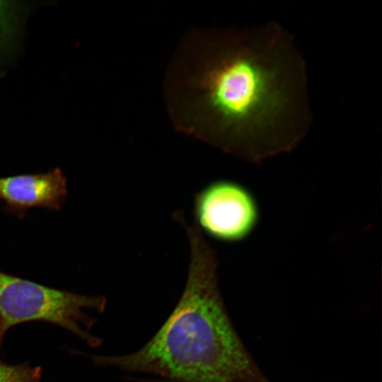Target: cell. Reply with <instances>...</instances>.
Returning a JSON list of instances; mask_svg holds the SVG:
<instances>
[{
  "label": "cell",
  "instance_id": "6da1fadb",
  "mask_svg": "<svg viewBox=\"0 0 382 382\" xmlns=\"http://www.w3.org/2000/svg\"><path fill=\"white\" fill-rule=\"evenodd\" d=\"M165 97L178 130L254 163L291 151L311 122L306 62L275 23L188 34Z\"/></svg>",
  "mask_w": 382,
  "mask_h": 382
},
{
  "label": "cell",
  "instance_id": "7a4b0ae2",
  "mask_svg": "<svg viewBox=\"0 0 382 382\" xmlns=\"http://www.w3.org/2000/svg\"><path fill=\"white\" fill-rule=\"evenodd\" d=\"M190 262L182 295L138 350L92 355L93 363L155 382H271L235 329L218 283L215 254L196 224L187 228Z\"/></svg>",
  "mask_w": 382,
  "mask_h": 382
},
{
  "label": "cell",
  "instance_id": "3957f363",
  "mask_svg": "<svg viewBox=\"0 0 382 382\" xmlns=\"http://www.w3.org/2000/svg\"><path fill=\"white\" fill-rule=\"evenodd\" d=\"M104 296H86L48 287L0 271V350L6 332L18 324L40 320L57 325L96 347V320L86 311L103 313Z\"/></svg>",
  "mask_w": 382,
  "mask_h": 382
},
{
  "label": "cell",
  "instance_id": "277c9868",
  "mask_svg": "<svg viewBox=\"0 0 382 382\" xmlns=\"http://www.w3.org/2000/svg\"><path fill=\"white\" fill-rule=\"evenodd\" d=\"M195 224L199 230L218 241L237 242L256 228L260 209L253 194L230 180L213 182L197 194Z\"/></svg>",
  "mask_w": 382,
  "mask_h": 382
},
{
  "label": "cell",
  "instance_id": "5b68a950",
  "mask_svg": "<svg viewBox=\"0 0 382 382\" xmlns=\"http://www.w3.org/2000/svg\"><path fill=\"white\" fill-rule=\"evenodd\" d=\"M66 180L59 168L46 173L0 178V199L18 216L30 208L58 210L66 200Z\"/></svg>",
  "mask_w": 382,
  "mask_h": 382
},
{
  "label": "cell",
  "instance_id": "8992f818",
  "mask_svg": "<svg viewBox=\"0 0 382 382\" xmlns=\"http://www.w3.org/2000/svg\"><path fill=\"white\" fill-rule=\"evenodd\" d=\"M32 6L13 1H0V71L15 57L22 30Z\"/></svg>",
  "mask_w": 382,
  "mask_h": 382
},
{
  "label": "cell",
  "instance_id": "52a82bcc",
  "mask_svg": "<svg viewBox=\"0 0 382 382\" xmlns=\"http://www.w3.org/2000/svg\"><path fill=\"white\" fill-rule=\"evenodd\" d=\"M42 369L28 362L11 365L0 359V382H40Z\"/></svg>",
  "mask_w": 382,
  "mask_h": 382
}]
</instances>
